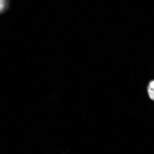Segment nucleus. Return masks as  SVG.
Segmentation results:
<instances>
[{
	"instance_id": "1",
	"label": "nucleus",
	"mask_w": 154,
	"mask_h": 154,
	"mask_svg": "<svg viewBox=\"0 0 154 154\" xmlns=\"http://www.w3.org/2000/svg\"><path fill=\"white\" fill-rule=\"evenodd\" d=\"M147 91H148V95L149 97V99L154 102V79L149 82L148 87H147Z\"/></svg>"
},
{
	"instance_id": "2",
	"label": "nucleus",
	"mask_w": 154,
	"mask_h": 154,
	"mask_svg": "<svg viewBox=\"0 0 154 154\" xmlns=\"http://www.w3.org/2000/svg\"><path fill=\"white\" fill-rule=\"evenodd\" d=\"M0 3H1V5H0V11H1V13H4L8 8L9 0H0Z\"/></svg>"
}]
</instances>
